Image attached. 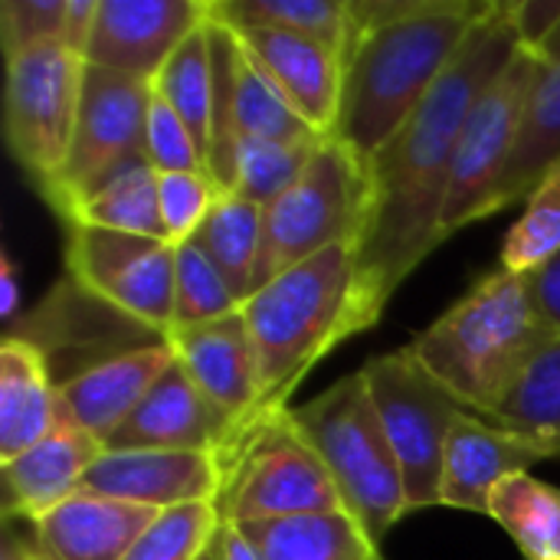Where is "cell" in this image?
<instances>
[{
    "label": "cell",
    "mask_w": 560,
    "mask_h": 560,
    "mask_svg": "<svg viewBox=\"0 0 560 560\" xmlns=\"http://www.w3.org/2000/svg\"><path fill=\"white\" fill-rule=\"evenodd\" d=\"M95 16H98V0H69V7H66V30H62V46L69 52L85 59Z\"/></svg>",
    "instance_id": "cell-41"
},
{
    "label": "cell",
    "mask_w": 560,
    "mask_h": 560,
    "mask_svg": "<svg viewBox=\"0 0 560 560\" xmlns=\"http://www.w3.org/2000/svg\"><path fill=\"white\" fill-rule=\"evenodd\" d=\"M560 253V167L525 200V213L509 230L502 246V269L532 276Z\"/></svg>",
    "instance_id": "cell-34"
},
{
    "label": "cell",
    "mask_w": 560,
    "mask_h": 560,
    "mask_svg": "<svg viewBox=\"0 0 560 560\" xmlns=\"http://www.w3.org/2000/svg\"><path fill=\"white\" fill-rule=\"evenodd\" d=\"M538 463H545V456L522 436L476 413H463L446 443L440 505L489 515L492 492Z\"/></svg>",
    "instance_id": "cell-20"
},
{
    "label": "cell",
    "mask_w": 560,
    "mask_h": 560,
    "mask_svg": "<svg viewBox=\"0 0 560 560\" xmlns=\"http://www.w3.org/2000/svg\"><path fill=\"white\" fill-rule=\"evenodd\" d=\"M148 164L158 174L207 171V161L194 135L158 92H151V108H148Z\"/></svg>",
    "instance_id": "cell-38"
},
{
    "label": "cell",
    "mask_w": 560,
    "mask_h": 560,
    "mask_svg": "<svg viewBox=\"0 0 560 560\" xmlns=\"http://www.w3.org/2000/svg\"><path fill=\"white\" fill-rule=\"evenodd\" d=\"M210 20L230 30H276L295 33L348 56L351 20L345 0H207Z\"/></svg>",
    "instance_id": "cell-26"
},
{
    "label": "cell",
    "mask_w": 560,
    "mask_h": 560,
    "mask_svg": "<svg viewBox=\"0 0 560 560\" xmlns=\"http://www.w3.org/2000/svg\"><path fill=\"white\" fill-rule=\"evenodd\" d=\"M226 486L223 459L213 453L171 450H105L89 469L79 492L131 502L154 512H171L200 502H220Z\"/></svg>",
    "instance_id": "cell-15"
},
{
    "label": "cell",
    "mask_w": 560,
    "mask_h": 560,
    "mask_svg": "<svg viewBox=\"0 0 560 560\" xmlns=\"http://www.w3.org/2000/svg\"><path fill=\"white\" fill-rule=\"evenodd\" d=\"M489 518L515 538L528 560H560V489L555 486L518 472L492 492Z\"/></svg>",
    "instance_id": "cell-30"
},
{
    "label": "cell",
    "mask_w": 560,
    "mask_h": 560,
    "mask_svg": "<svg viewBox=\"0 0 560 560\" xmlns=\"http://www.w3.org/2000/svg\"><path fill=\"white\" fill-rule=\"evenodd\" d=\"M223 518L217 502L184 505L161 512L125 560H200L213 535L220 532Z\"/></svg>",
    "instance_id": "cell-35"
},
{
    "label": "cell",
    "mask_w": 560,
    "mask_h": 560,
    "mask_svg": "<svg viewBox=\"0 0 560 560\" xmlns=\"http://www.w3.org/2000/svg\"><path fill=\"white\" fill-rule=\"evenodd\" d=\"M69 0H0V46L13 59L46 43H62Z\"/></svg>",
    "instance_id": "cell-37"
},
{
    "label": "cell",
    "mask_w": 560,
    "mask_h": 560,
    "mask_svg": "<svg viewBox=\"0 0 560 560\" xmlns=\"http://www.w3.org/2000/svg\"><path fill=\"white\" fill-rule=\"evenodd\" d=\"M223 466L226 486L217 509L226 525L345 512L328 469L295 430L289 410L249 427Z\"/></svg>",
    "instance_id": "cell-7"
},
{
    "label": "cell",
    "mask_w": 560,
    "mask_h": 560,
    "mask_svg": "<svg viewBox=\"0 0 560 560\" xmlns=\"http://www.w3.org/2000/svg\"><path fill=\"white\" fill-rule=\"evenodd\" d=\"M158 180H161V174L151 164H138V167L118 174L112 184H105L95 197L79 203L66 223H85V226H98V230L167 240L164 220H161Z\"/></svg>",
    "instance_id": "cell-31"
},
{
    "label": "cell",
    "mask_w": 560,
    "mask_h": 560,
    "mask_svg": "<svg viewBox=\"0 0 560 560\" xmlns=\"http://www.w3.org/2000/svg\"><path fill=\"white\" fill-rule=\"evenodd\" d=\"M538 59L541 62H548V66H555V62H560V26L545 39V46L538 49Z\"/></svg>",
    "instance_id": "cell-45"
},
{
    "label": "cell",
    "mask_w": 560,
    "mask_h": 560,
    "mask_svg": "<svg viewBox=\"0 0 560 560\" xmlns=\"http://www.w3.org/2000/svg\"><path fill=\"white\" fill-rule=\"evenodd\" d=\"M207 20V0H98L85 66L154 82L174 49Z\"/></svg>",
    "instance_id": "cell-14"
},
{
    "label": "cell",
    "mask_w": 560,
    "mask_h": 560,
    "mask_svg": "<svg viewBox=\"0 0 560 560\" xmlns=\"http://www.w3.org/2000/svg\"><path fill=\"white\" fill-rule=\"evenodd\" d=\"M151 89L177 112V118L194 135L203 161L210 154L213 138V102H217V82H213V49H210V20L194 30L174 56L164 62Z\"/></svg>",
    "instance_id": "cell-29"
},
{
    "label": "cell",
    "mask_w": 560,
    "mask_h": 560,
    "mask_svg": "<svg viewBox=\"0 0 560 560\" xmlns=\"http://www.w3.org/2000/svg\"><path fill=\"white\" fill-rule=\"evenodd\" d=\"M515 33L525 49L538 52L560 26V0H509Z\"/></svg>",
    "instance_id": "cell-39"
},
{
    "label": "cell",
    "mask_w": 560,
    "mask_h": 560,
    "mask_svg": "<svg viewBox=\"0 0 560 560\" xmlns=\"http://www.w3.org/2000/svg\"><path fill=\"white\" fill-rule=\"evenodd\" d=\"M489 423L522 436L545 459L560 456V335L538 354L515 390L486 417Z\"/></svg>",
    "instance_id": "cell-28"
},
{
    "label": "cell",
    "mask_w": 560,
    "mask_h": 560,
    "mask_svg": "<svg viewBox=\"0 0 560 560\" xmlns=\"http://www.w3.org/2000/svg\"><path fill=\"white\" fill-rule=\"evenodd\" d=\"M253 59L266 69L285 102L318 131L331 135L338 125L345 66L328 46L276 30H233Z\"/></svg>",
    "instance_id": "cell-21"
},
{
    "label": "cell",
    "mask_w": 560,
    "mask_h": 560,
    "mask_svg": "<svg viewBox=\"0 0 560 560\" xmlns=\"http://www.w3.org/2000/svg\"><path fill=\"white\" fill-rule=\"evenodd\" d=\"M85 59L62 43H46L7 59V144L39 194L59 177L72 148Z\"/></svg>",
    "instance_id": "cell-10"
},
{
    "label": "cell",
    "mask_w": 560,
    "mask_h": 560,
    "mask_svg": "<svg viewBox=\"0 0 560 560\" xmlns=\"http://www.w3.org/2000/svg\"><path fill=\"white\" fill-rule=\"evenodd\" d=\"M262 560H381L348 512H315L236 525Z\"/></svg>",
    "instance_id": "cell-25"
},
{
    "label": "cell",
    "mask_w": 560,
    "mask_h": 560,
    "mask_svg": "<svg viewBox=\"0 0 560 560\" xmlns=\"http://www.w3.org/2000/svg\"><path fill=\"white\" fill-rule=\"evenodd\" d=\"M381 560H384V558H381Z\"/></svg>",
    "instance_id": "cell-47"
},
{
    "label": "cell",
    "mask_w": 560,
    "mask_h": 560,
    "mask_svg": "<svg viewBox=\"0 0 560 560\" xmlns=\"http://www.w3.org/2000/svg\"><path fill=\"white\" fill-rule=\"evenodd\" d=\"M558 338L528 279L495 269L407 348L476 417H489Z\"/></svg>",
    "instance_id": "cell-4"
},
{
    "label": "cell",
    "mask_w": 560,
    "mask_h": 560,
    "mask_svg": "<svg viewBox=\"0 0 560 560\" xmlns=\"http://www.w3.org/2000/svg\"><path fill=\"white\" fill-rule=\"evenodd\" d=\"M102 453L105 446L85 430H79L66 413L56 433H49L33 450L0 463L7 518L33 525L49 515L56 505H62L82 489L89 469L98 463Z\"/></svg>",
    "instance_id": "cell-19"
},
{
    "label": "cell",
    "mask_w": 560,
    "mask_h": 560,
    "mask_svg": "<svg viewBox=\"0 0 560 560\" xmlns=\"http://www.w3.org/2000/svg\"><path fill=\"white\" fill-rule=\"evenodd\" d=\"M518 49L509 0H492L423 105L371 158L374 203L358 246V269L377 315L443 243L440 220L466 118Z\"/></svg>",
    "instance_id": "cell-1"
},
{
    "label": "cell",
    "mask_w": 560,
    "mask_h": 560,
    "mask_svg": "<svg viewBox=\"0 0 560 560\" xmlns=\"http://www.w3.org/2000/svg\"><path fill=\"white\" fill-rule=\"evenodd\" d=\"M171 364L174 348L167 345V338L112 351L102 361L85 364L72 377L59 381L62 407L79 430L105 446V440L131 417V410L144 400V394Z\"/></svg>",
    "instance_id": "cell-18"
},
{
    "label": "cell",
    "mask_w": 560,
    "mask_h": 560,
    "mask_svg": "<svg viewBox=\"0 0 560 560\" xmlns=\"http://www.w3.org/2000/svg\"><path fill=\"white\" fill-rule=\"evenodd\" d=\"M66 420L59 381L49 358L26 338L3 335L0 345V463L33 450Z\"/></svg>",
    "instance_id": "cell-23"
},
{
    "label": "cell",
    "mask_w": 560,
    "mask_h": 560,
    "mask_svg": "<svg viewBox=\"0 0 560 560\" xmlns=\"http://www.w3.org/2000/svg\"><path fill=\"white\" fill-rule=\"evenodd\" d=\"M289 420L328 469L345 512L381 548L387 532L407 515V486L364 371L341 377L302 407H289Z\"/></svg>",
    "instance_id": "cell-5"
},
{
    "label": "cell",
    "mask_w": 560,
    "mask_h": 560,
    "mask_svg": "<svg viewBox=\"0 0 560 560\" xmlns=\"http://www.w3.org/2000/svg\"><path fill=\"white\" fill-rule=\"evenodd\" d=\"M194 243L220 269L233 295L246 305L259 289L262 262V207L236 194H217Z\"/></svg>",
    "instance_id": "cell-27"
},
{
    "label": "cell",
    "mask_w": 560,
    "mask_h": 560,
    "mask_svg": "<svg viewBox=\"0 0 560 560\" xmlns=\"http://www.w3.org/2000/svg\"><path fill=\"white\" fill-rule=\"evenodd\" d=\"M243 302L233 295L210 256L190 240L174 256V328H194L240 312ZM171 328V331H174Z\"/></svg>",
    "instance_id": "cell-33"
},
{
    "label": "cell",
    "mask_w": 560,
    "mask_h": 560,
    "mask_svg": "<svg viewBox=\"0 0 560 560\" xmlns=\"http://www.w3.org/2000/svg\"><path fill=\"white\" fill-rule=\"evenodd\" d=\"M361 371L404 472L407 512L440 505L446 443L466 410L410 348L371 358Z\"/></svg>",
    "instance_id": "cell-9"
},
{
    "label": "cell",
    "mask_w": 560,
    "mask_h": 560,
    "mask_svg": "<svg viewBox=\"0 0 560 560\" xmlns=\"http://www.w3.org/2000/svg\"><path fill=\"white\" fill-rule=\"evenodd\" d=\"M167 345L197 390L236 427L240 443V436L259 423V364L243 308L207 325L174 328Z\"/></svg>",
    "instance_id": "cell-17"
},
{
    "label": "cell",
    "mask_w": 560,
    "mask_h": 560,
    "mask_svg": "<svg viewBox=\"0 0 560 560\" xmlns=\"http://www.w3.org/2000/svg\"><path fill=\"white\" fill-rule=\"evenodd\" d=\"M541 66L545 62L538 59V52L522 46L512 56V62L495 75V82L482 92L476 108L469 112L459 148H456L446 207L440 220L443 243L463 226L489 217L495 184L515 151L522 118H525Z\"/></svg>",
    "instance_id": "cell-12"
},
{
    "label": "cell",
    "mask_w": 560,
    "mask_h": 560,
    "mask_svg": "<svg viewBox=\"0 0 560 560\" xmlns=\"http://www.w3.org/2000/svg\"><path fill=\"white\" fill-rule=\"evenodd\" d=\"M371 161L335 135L322 138L295 184L262 207L259 289L338 243L361 246L371 223Z\"/></svg>",
    "instance_id": "cell-6"
},
{
    "label": "cell",
    "mask_w": 560,
    "mask_h": 560,
    "mask_svg": "<svg viewBox=\"0 0 560 560\" xmlns=\"http://www.w3.org/2000/svg\"><path fill=\"white\" fill-rule=\"evenodd\" d=\"M0 560H43L39 548H36V541H33V532H30V538H26V535H20L13 525H7Z\"/></svg>",
    "instance_id": "cell-44"
},
{
    "label": "cell",
    "mask_w": 560,
    "mask_h": 560,
    "mask_svg": "<svg viewBox=\"0 0 560 560\" xmlns=\"http://www.w3.org/2000/svg\"><path fill=\"white\" fill-rule=\"evenodd\" d=\"M151 92L154 89L144 79L85 66L72 148L59 177L43 194L62 220H69L79 203L95 197L118 174L148 164Z\"/></svg>",
    "instance_id": "cell-8"
},
{
    "label": "cell",
    "mask_w": 560,
    "mask_h": 560,
    "mask_svg": "<svg viewBox=\"0 0 560 560\" xmlns=\"http://www.w3.org/2000/svg\"><path fill=\"white\" fill-rule=\"evenodd\" d=\"M243 318L259 364V420L289 410V394L325 354L381 322L361 285L358 243L285 269L243 305Z\"/></svg>",
    "instance_id": "cell-2"
},
{
    "label": "cell",
    "mask_w": 560,
    "mask_h": 560,
    "mask_svg": "<svg viewBox=\"0 0 560 560\" xmlns=\"http://www.w3.org/2000/svg\"><path fill=\"white\" fill-rule=\"evenodd\" d=\"M217 184L207 171H180V174H161L158 180V197H161V220L167 243L180 246L197 236L203 226L213 200H217Z\"/></svg>",
    "instance_id": "cell-36"
},
{
    "label": "cell",
    "mask_w": 560,
    "mask_h": 560,
    "mask_svg": "<svg viewBox=\"0 0 560 560\" xmlns=\"http://www.w3.org/2000/svg\"><path fill=\"white\" fill-rule=\"evenodd\" d=\"M489 3L492 0H430L417 16L354 33L345 56L341 105L331 135L371 161L423 105Z\"/></svg>",
    "instance_id": "cell-3"
},
{
    "label": "cell",
    "mask_w": 560,
    "mask_h": 560,
    "mask_svg": "<svg viewBox=\"0 0 560 560\" xmlns=\"http://www.w3.org/2000/svg\"><path fill=\"white\" fill-rule=\"evenodd\" d=\"M210 49H213V138L207 154V174L217 190H223L233 151L243 138H276V141H318V135L276 89L266 69L253 59L243 39L210 20Z\"/></svg>",
    "instance_id": "cell-13"
},
{
    "label": "cell",
    "mask_w": 560,
    "mask_h": 560,
    "mask_svg": "<svg viewBox=\"0 0 560 560\" xmlns=\"http://www.w3.org/2000/svg\"><path fill=\"white\" fill-rule=\"evenodd\" d=\"M318 141H276V138H243L233 151L230 174L220 194L246 197L249 203L269 207L285 194L295 177L305 171Z\"/></svg>",
    "instance_id": "cell-32"
},
{
    "label": "cell",
    "mask_w": 560,
    "mask_h": 560,
    "mask_svg": "<svg viewBox=\"0 0 560 560\" xmlns=\"http://www.w3.org/2000/svg\"><path fill=\"white\" fill-rule=\"evenodd\" d=\"M158 515L131 502L75 492L33 522V541L43 560H125Z\"/></svg>",
    "instance_id": "cell-22"
},
{
    "label": "cell",
    "mask_w": 560,
    "mask_h": 560,
    "mask_svg": "<svg viewBox=\"0 0 560 560\" xmlns=\"http://www.w3.org/2000/svg\"><path fill=\"white\" fill-rule=\"evenodd\" d=\"M560 167V62L541 66L538 82L532 89L522 131L515 141V151L495 184L489 217L502 213L505 207L528 200L548 174Z\"/></svg>",
    "instance_id": "cell-24"
},
{
    "label": "cell",
    "mask_w": 560,
    "mask_h": 560,
    "mask_svg": "<svg viewBox=\"0 0 560 560\" xmlns=\"http://www.w3.org/2000/svg\"><path fill=\"white\" fill-rule=\"evenodd\" d=\"M220 548H223V560H262L259 551L249 545V538L236 525H226V522L220 528Z\"/></svg>",
    "instance_id": "cell-43"
},
{
    "label": "cell",
    "mask_w": 560,
    "mask_h": 560,
    "mask_svg": "<svg viewBox=\"0 0 560 560\" xmlns=\"http://www.w3.org/2000/svg\"><path fill=\"white\" fill-rule=\"evenodd\" d=\"M16 312H20V289H16V266L13 259L3 253L0 256V315L7 331L16 325Z\"/></svg>",
    "instance_id": "cell-42"
},
{
    "label": "cell",
    "mask_w": 560,
    "mask_h": 560,
    "mask_svg": "<svg viewBox=\"0 0 560 560\" xmlns=\"http://www.w3.org/2000/svg\"><path fill=\"white\" fill-rule=\"evenodd\" d=\"M223 528V525H220ZM200 560H223V548H220V532L213 535V541L207 545V551L200 555Z\"/></svg>",
    "instance_id": "cell-46"
},
{
    "label": "cell",
    "mask_w": 560,
    "mask_h": 560,
    "mask_svg": "<svg viewBox=\"0 0 560 560\" xmlns=\"http://www.w3.org/2000/svg\"><path fill=\"white\" fill-rule=\"evenodd\" d=\"M525 279H528V289H532L541 315L548 318V325L560 335V253L548 266H541L538 272H532Z\"/></svg>",
    "instance_id": "cell-40"
},
{
    "label": "cell",
    "mask_w": 560,
    "mask_h": 560,
    "mask_svg": "<svg viewBox=\"0 0 560 560\" xmlns=\"http://www.w3.org/2000/svg\"><path fill=\"white\" fill-rule=\"evenodd\" d=\"M174 256L167 240L69 223V282L102 308L167 338L174 328Z\"/></svg>",
    "instance_id": "cell-11"
},
{
    "label": "cell",
    "mask_w": 560,
    "mask_h": 560,
    "mask_svg": "<svg viewBox=\"0 0 560 560\" xmlns=\"http://www.w3.org/2000/svg\"><path fill=\"white\" fill-rule=\"evenodd\" d=\"M236 446V427L197 390L190 374L174 364L158 377L131 417L105 440V450H171V453H213L226 459ZM226 469V466H223Z\"/></svg>",
    "instance_id": "cell-16"
}]
</instances>
